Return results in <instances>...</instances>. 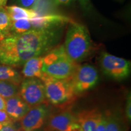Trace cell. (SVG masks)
Segmentation results:
<instances>
[{
	"mask_svg": "<svg viewBox=\"0 0 131 131\" xmlns=\"http://www.w3.org/2000/svg\"><path fill=\"white\" fill-rule=\"evenodd\" d=\"M40 80L45 86L46 99L54 106L66 105L76 97L69 78L56 79L44 73Z\"/></svg>",
	"mask_w": 131,
	"mask_h": 131,
	"instance_id": "4",
	"label": "cell"
},
{
	"mask_svg": "<svg viewBox=\"0 0 131 131\" xmlns=\"http://www.w3.org/2000/svg\"><path fill=\"white\" fill-rule=\"evenodd\" d=\"M0 80L11 82L19 86L23 78L18 72L12 67L0 64Z\"/></svg>",
	"mask_w": 131,
	"mask_h": 131,
	"instance_id": "15",
	"label": "cell"
},
{
	"mask_svg": "<svg viewBox=\"0 0 131 131\" xmlns=\"http://www.w3.org/2000/svg\"><path fill=\"white\" fill-rule=\"evenodd\" d=\"M19 86L11 82L0 80V95L4 99L18 94Z\"/></svg>",
	"mask_w": 131,
	"mask_h": 131,
	"instance_id": "18",
	"label": "cell"
},
{
	"mask_svg": "<svg viewBox=\"0 0 131 131\" xmlns=\"http://www.w3.org/2000/svg\"><path fill=\"white\" fill-rule=\"evenodd\" d=\"M106 118L105 114H102L99 122L97 124L95 131H106Z\"/></svg>",
	"mask_w": 131,
	"mask_h": 131,
	"instance_id": "23",
	"label": "cell"
},
{
	"mask_svg": "<svg viewBox=\"0 0 131 131\" xmlns=\"http://www.w3.org/2000/svg\"><path fill=\"white\" fill-rule=\"evenodd\" d=\"M44 56L34 57L23 64L22 74L26 78H37L41 80L44 75L42 68Z\"/></svg>",
	"mask_w": 131,
	"mask_h": 131,
	"instance_id": "13",
	"label": "cell"
},
{
	"mask_svg": "<svg viewBox=\"0 0 131 131\" xmlns=\"http://www.w3.org/2000/svg\"><path fill=\"white\" fill-rule=\"evenodd\" d=\"M77 65L68 56L63 45H60L44 56L42 70L50 77L67 79L72 75Z\"/></svg>",
	"mask_w": 131,
	"mask_h": 131,
	"instance_id": "3",
	"label": "cell"
},
{
	"mask_svg": "<svg viewBox=\"0 0 131 131\" xmlns=\"http://www.w3.org/2000/svg\"><path fill=\"white\" fill-rule=\"evenodd\" d=\"M5 111L13 122L20 120L30 109L19 94L5 99Z\"/></svg>",
	"mask_w": 131,
	"mask_h": 131,
	"instance_id": "10",
	"label": "cell"
},
{
	"mask_svg": "<svg viewBox=\"0 0 131 131\" xmlns=\"http://www.w3.org/2000/svg\"><path fill=\"white\" fill-rule=\"evenodd\" d=\"M49 116V107L45 103L31 107L20 120L21 131H41Z\"/></svg>",
	"mask_w": 131,
	"mask_h": 131,
	"instance_id": "8",
	"label": "cell"
},
{
	"mask_svg": "<svg viewBox=\"0 0 131 131\" xmlns=\"http://www.w3.org/2000/svg\"><path fill=\"white\" fill-rule=\"evenodd\" d=\"M69 79L77 95L94 88L98 83L99 75L98 70L93 66L78 64Z\"/></svg>",
	"mask_w": 131,
	"mask_h": 131,
	"instance_id": "5",
	"label": "cell"
},
{
	"mask_svg": "<svg viewBox=\"0 0 131 131\" xmlns=\"http://www.w3.org/2000/svg\"><path fill=\"white\" fill-rule=\"evenodd\" d=\"M33 29H43L56 27L70 21L68 18L59 15H38L37 17L30 19Z\"/></svg>",
	"mask_w": 131,
	"mask_h": 131,
	"instance_id": "12",
	"label": "cell"
},
{
	"mask_svg": "<svg viewBox=\"0 0 131 131\" xmlns=\"http://www.w3.org/2000/svg\"><path fill=\"white\" fill-rule=\"evenodd\" d=\"M6 103H5V99L0 95V110H5Z\"/></svg>",
	"mask_w": 131,
	"mask_h": 131,
	"instance_id": "27",
	"label": "cell"
},
{
	"mask_svg": "<svg viewBox=\"0 0 131 131\" xmlns=\"http://www.w3.org/2000/svg\"><path fill=\"white\" fill-rule=\"evenodd\" d=\"M11 23L12 20L5 7H0V31L3 33L6 37L9 34Z\"/></svg>",
	"mask_w": 131,
	"mask_h": 131,
	"instance_id": "19",
	"label": "cell"
},
{
	"mask_svg": "<svg viewBox=\"0 0 131 131\" xmlns=\"http://www.w3.org/2000/svg\"><path fill=\"white\" fill-rule=\"evenodd\" d=\"M5 38H6V37H5V35L3 34V33L1 32V31H0V42L4 40Z\"/></svg>",
	"mask_w": 131,
	"mask_h": 131,
	"instance_id": "30",
	"label": "cell"
},
{
	"mask_svg": "<svg viewBox=\"0 0 131 131\" xmlns=\"http://www.w3.org/2000/svg\"><path fill=\"white\" fill-rule=\"evenodd\" d=\"M126 115L127 120L130 122L131 120V96L130 92H129L127 96L126 103Z\"/></svg>",
	"mask_w": 131,
	"mask_h": 131,
	"instance_id": "21",
	"label": "cell"
},
{
	"mask_svg": "<svg viewBox=\"0 0 131 131\" xmlns=\"http://www.w3.org/2000/svg\"><path fill=\"white\" fill-rule=\"evenodd\" d=\"M71 131H83V129H81V127H80L79 124H78V125L76 127H75Z\"/></svg>",
	"mask_w": 131,
	"mask_h": 131,
	"instance_id": "29",
	"label": "cell"
},
{
	"mask_svg": "<svg viewBox=\"0 0 131 131\" xmlns=\"http://www.w3.org/2000/svg\"><path fill=\"white\" fill-rule=\"evenodd\" d=\"M64 49L68 56L77 63L90 55L92 49V42L89 32L84 26L72 23L69 27Z\"/></svg>",
	"mask_w": 131,
	"mask_h": 131,
	"instance_id": "2",
	"label": "cell"
},
{
	"mask_svg": "<svg viewBox=\"0 0 131 131\" xmlns=\"http://www.w3.org/2000/svg\"><path fill=\"white\" fill-rule=\"evenodd\" d=\"M1 131H18V129H16L15 126L14 125V123H10L3 124L2 129Z\"/></svg>",
	"mask_w": 131,
	"mask_h": 131,
	"instance_id": "25",
	"label": "cell"
},
{
	"mask_svg": "<svg viewBox=\"0 0 131 131\" xmlns=\"http://www.w3.org/2000/svg\"><path fill=\"white\" fill-rule=\"evenodd\" d=\"M77 116L70 111H65L50 116L48 126L55 131H71L78 125Z\"/></svg>",
	"mask_w": 131,
	"mask_h": 131,
	"instance_id": "9",
	"label": "cell"
},
{
	"mask_svg": "<svg viewBox=\"0 0 131 131\" xmlns=\"http://www.w3.org/2000/svg\"><path fill=\"white\" fill-rule=\"evenodd\" d=\"M18 94L30 107L44 103L46 100L44 84L37 78L23 80Z\"/></svg>",
	"mask_w": 131,
	"mask_h": 131,
	"instance_id": "7",
	"label": "cell"
},
{
	"mask_svg": "<svg viewBox=\"0 0 131 131\" xmlns=\"http://www.w3.org/2000/svg\"><path fill=\"white\" fill-rule=\"evenodd\" d=\"M101 70L112 79L120 81L127 78L130 73V61L126 59L103 52L100 57Z\"/></svg>",
	"mask_w": 131,
	"mask_h": 131,
	"instance_id": "6",
	"label": "cell"
},
{
	"mask_svg": "<svg viewBox=\"0 0 131 131\" xmlns=\"http://www.w3.org/2000/svg\"><path fill=\"white\" fill-rule=\"evenodd\" d=\"M61 35L60 26L7 36L0 42V64L11 67L23 66L29 59L43 56L50 51Z\"/></svg>",
	"mask_w": 131,
	"mask_h": 131,
	"instance_id": "1",
	"label": "cell"
},
{
	"mask_svg": "<svg viewBox=\"0 0 131 131\" xmlns=\"http://www.w3.org/2000/svg\"><path fill=\"white\" fill-rule=\"evenodd\" d=\"M78 1L81 6L86 10H89L91 9V3L90 0H75Z\"/></svg>",
	"mask_w": 131,
	"mask_h": 131,
	"instance_id": "24",
	"label": "cell"
},
{
	"mask_svg": "<svg viewBox=\"0 0 131 131\" xmlns=\"http://www.w3.org/2000/svg\"><path fill=\"white\" fill-rule=\"evenodd\" d=\"M3 124L0 123V131H1V129H2V127H3Z\"/></svg>",
	"mask_w": 131,
	"mask_h": 131,
	"instance_id": "31",
	"label": "cell"
},
{
	"mask_svg": "<svg viewBox=\"0 0 131 131\" xmlns=\"http://www.w3.org/2000/svg\"><path fill=\"white\" fill-rule=\"evenodd\" d=\"M102 114L98 109L81 111L77 115L78 124L83 131H95Z\"/></svg>",
	"mask_w": 131,
	"mask_h": 131,
	"instance_id": "11",
	"label": "cell"
},
{
	"mask_svg": "<svg viewBox=\"0 0 131 131\" xmlns=\"http://www.w3.org/2000/svg\"><path fill=\"white\" fill-rule=\"evenodd\" d=\"M38 0H17L18 4L20 7L35 10Z\"/></svg>",
	"mask_w": 131,
	"mask_h": 131,
	"instance_id": "20",
	"label": "cell"
},
{
	"mask_svg": "<svg viewBox=\"0 0 131 131\" xmlns=\"http://www.w3.org/2000/svg\"><path fill=\"white\" fill-rule=\"evenodd\" d=\"M52 1L54 4L57 6H61V5L66 6V5L69 4L72 0H52Z\"/></svg>",
	"mask_w": 131,
	"mask_h": 131,
	"instance_id": "26",
	"label": "cell"
},
{
	"mask_svg": "<svg viewBox=\"0 0 131 131\" xmlns=\"http://www.w3.org/2000/svg\"><path fill=\"white\" fill-rule=\"evenodd\" d=\"M32 29L33 28L30 19H21L12 21L7 36L23 34Z\"/></svg>",
	"mask_w": 131,
	"mask_h": 131,
	"instance_id": "16",
	"label": "cell"
},
{
	"mask_svg": "<svg viewBox=\"0 0 131 131\" xmlns=\"http://www.w3.org/2000/svg\"><path fill=\"white\" fill-rule=\"evenodd\" d=\"M106 131H123L120 117L115 113L106 112Z\"/></svg>",
	"mask_w": 131,
	"mask_h": 131,
	"instance_id": "17",
	"label": "cell"
},
{
	"mask_svg": "<svg viewBox=\"0 0 131 131\" xmlns=\"http://www.w3.org/2000/svg\"><path fill=\"white\" fill-rule=\"evenodd\" d=\"M13 121L5 110H0V123L6 124L12 123Z\"/></svg>",
	"mask_w": 131,
	"mask_h": 131,
	"instance_id": "22",
	"label": "cell"
},
{
	"mask_svg": "<svg viewBox=\"0 0 131 131\" xmlns=\"http://www.w3.org/2000/svg\"><path fill=\"white\" fill-rule=\"evenodd\" d=\"M7 0H0V7H5Z\"/></svg>",
	"mask_w": 131,
	"mask_h": 131,
	"instance_id": "28",
	"label": "cell"
},
{
	"mask_svg": "<svg viewBox=\"0 0 131 131\" xmlns=\"http://www.w3.org/2000/svg\"><path fill=\"white\" fill-rule=\"evenodd\" d=\"M5 9L10 16L12 21L18 20L21 19H32L37 17L38 13L32 9H26L17 6H5Z\"/></svg>",
	"mask_w": 131,
	"mask_h": 131,
	"instance_id": "14",
	"label": "cell"
}]
</instances>
